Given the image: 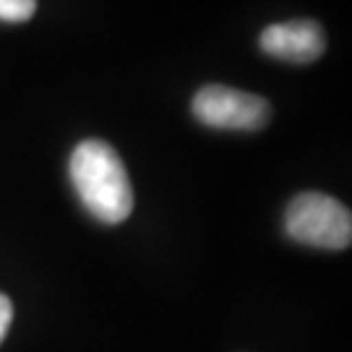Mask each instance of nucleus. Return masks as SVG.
<instances>
[{"instance_id": "obj_2", "label": "nucleus", "mask_w": 352, "mask_h": 352, "mask_svg": "<svg viewBox=\"0 0 352 352\" xmlns=\"http://www.w3.org/2000/svg\"><path fill=\"white\" fill-rule=\"evenodd\" d=\"M285 232L311 248L344 251L352 240V214L334 196L298 193L285 209Z\"/></svg>"}, {"instance_id": "obj_5", "label": "nucleus", "mask_w": 352, "mask_h": 352, "mask_svg": "<svg viewBox=\"0 0 352 352\" xmlns=\"http://www.w3.org/2000/svg\"><path fill=\"white\" fill-rule=\"evenodd\" d=\"M37 11V0H0V21H29Z\"/></svg>"}, {"instance_id": "obj_1", "label": "nucleus", "mask_w": 352, "mask_h": 352, "mask_svg": "<svg viewBox=\"0 0 352 352\" xmlns=\"http://www.w3.org/2000/svg\"><path fill=\"white\" fill-rule=\"evenodd\" d=\"M68 175L78 199L102 225H120L133 212V186L120 154L102 139H84L71 154Z\"/></svg>"}, {"instance_id": "obj_6", "label": "nucleus", "mask_w": 352, "mask_h": 352, "mask_svg": "<svg viewBox=\"0 0 352 352\" xmlns=\"http://www.w3.org/2000/svg\"><path fill=\"white\" fill-rule=\"evenodd\" d=\"M11 321H13V302L8 295L0 292V342L6 340V334L11 329Z\"/></svg>"}, {"instance_id": "obj_4", "label": "nucleus", "mask_w": 352, "mask_h": 352, "mask_svg": "<svg viewBox=\"0 0 352 352\" xmlns=\"http://www.w3.org/2000/svg\"><path fill=\"white\" fill-rule=\"evenodd\" d=\"M258 47L279 60L289 63H314L327 50L324 29L314 19H295L285 24L266 26L258 37Z\"/></svg>"}, {"instance_id": "obj_3", "label": "nucleus", "mask_w": 352, "mask_h": 352, "mask_svg": "<svg viewBox=\"0 0 352 352\" xmlns=\"http://www.w3.org/2000/svg\"><path fill=\"white\" fill-rule=\"evenodd\" d=\"M190 110L199 123L219 131H261L272 118V104L264 97L222 84L199 89Z\"/></svg>"}]
</instances>
